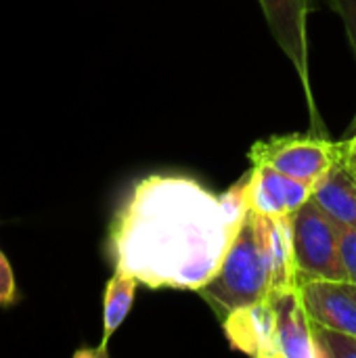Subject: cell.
Instances as JSON below:
<instances>
[{
    "label": "cell",
    "mask_w": 356,
    "mask_h": 358,
    "mask_svg": "<svg viewBox=\"0 0 356 358\" xmlns=\"http://www.w3.org/2000/svg\"><path fill=\"white\" fill-rule=\"evenodd\" d=\"M250 212L245 172L220 197L187 176L138 180L109 227L113 271L159 289L199 292L220 268Z\"/></svg>",
    "instance_id": "cell-1"
},
{
    "label": "cell",
    "mask_w": 356,
    "mask_h": 358,
    "mask_svg": "<svg viewBox=\"0 0 356 358\" xmlns=\"http://www.w3.org/2000/svg\"><path fill=\"white\" fill-rule=\"evenodd\" d=\"M292 216L248 212L220 268L197 292L220 321L241 306L300 285Z\"/></svg>",
    "instance_id": "cell-2"
},
{
    "label": "cell",
    "mask_w": 356,
    "mask_h": 358,
    "mask_svg": "<svg viewBox=\"0 0 356 358\" xmlns=\"http://www.w3.org/2000/svg\"><path fill=\"white\" fill-rule=\"evenodd\" d=\"M292 237L300 283L306 279L348 283L340 254L338 222L313 197L292 216Z\"/></svg>",
    "instance_id": "cell-3"
},
{
    "label": "cell",
    "mask_w": 356,
    "mask_h": 358,
    "mask_svg": "<svg viewBox=\"0 0 356 358\" xmlns=\"http://www.w3.org/2000/svg\"><path fill=\"white\" fill-rule=\"evenodd\" d=\"M342 159V141L323 134H281L258 141L250 149L252 164L271 166L292 178L315 185Z\"/></svg>",
    "instance_id": "cell-4"
},
{
    "label": "cell",
    "mask_w": 356,
    "mask_h": 358,
    "mask_svg": "<svg viewBox=\"0 0 356 358\" xmlns=\"http://www.w3.org/2000/svg\"><path fill=\"white\" fill-rule=\"evenodd\" d=\"M262 13L266 17L269 29L283 50V55L292 61L296 73L300 76L304 96L308 103V113L313 122V134H325L323 120L319 115L313 86H311V67H308V10L311 0H260Z\"/></svg>",
    "instance_id": "cell-5"
},
{
    "label": "cell",
    "mask_w": 356,
    "mask_h": 358,
    "mask_svg": "<svg viewBox=\"0 0 356 358\" xmlns=\"http://www.w3.org/2000/svg\"><path fill=\"white\" fill-rule=\"evenodd\" d=\"M222 327L235 350L256 358H281L273 296L229 313Z\"/></svg>",
    "instance_id": "cell-6"
},
{
    "label": "cell",
    "mask_w": 356,
    "mask_h": 358,
    "mask_svg": "<svg viewBox=\"0 0 356 358\" xmlns=\"http://www.w3.org/2000/svg\"><path fill=\"white\" fill-rule=\"evenodd\" d=\"M250 174V210L264 216H292L311 197L313 187L292 178L271 166L252 164Z\"/></svg>",
    "instance_id": "cell-7"
},
{
    "label": "cell",
    "mask_w": 356,
    "mask_h": 358,
    "mask_svg": "<svg viewBox=\"0 0 356 358\" xmlns=\"http://www.w3.org/2000/svg\"><path fill=\"white\" fill-rule=\"evenodd\" d=\"M300 289L313 323L356 336V298L348 283L306 279L300 283Z\"/></svg>",
    "instance_id": "cell-8"
},
{
    "label": "cell",
    "mask_w": 356,
    "mask_h": 358,
    "mask_svg": "<svg viewBox=\"0 0 356 358\" xmlns=\"http://www.w3.org/2000/svg\"><path fill=\"white\" fill-rule=\"evenodd\" d=\"M273 302L277 310V336L281 358H317L313 321L306 313L300 285L273 294Z\"/></svg>",
    "instance_id": "cell-9"
},
{
    "label": "cell",
    "mask_w": 356,
    "mask_h": 358,
    "mask_svg": "<svg viewBox=\"0 0 356 358\" xmlns=\"http://www.w3.org/2000/svg\"><path fill=\"white\" fill-rule=\"evenodd\" d=\"M313 201L338 224L356 231V176L344 157L315 185Z\"/></svg>",
    "instance_id": "cell-10"
},
{
    "label": "cell",
    "mask_w": 356,
    "mask_h": 358,
    "mask_svg": "<svg viewBox=\"0 0 356 358\" xmlns=\"http://www.w3.org/2000/svg\"><path fill=\"white\" fill-rule=\"evenodd\" d=\"M136 285L138 281L122 271H113L111 279L107 281L105 296H103V340H101L103 352H107V342L126 321L134 302Z\"/></svg>",
    "instance_id": "cell-11"
},
{
    "label": "cell",
    "mask_w": 356,
    "mask_h": 358,
    "mask_svg": "<svg viewBox=\"0 0 356 358\" xmlns=\"http://www.w3.org/2000/svg\"><path fill=\"white\" fill-rule=\"evenodd\" d=\"M317 358H356V336L313 323Z\"/></svg>",
    "instance_id": "cell-12"
},
{
    "label": "cell",
    "mask_w": 356,
    "mask_h": 358,
    "mask_svg": "<svg viewBox=\"0 0 356 358\" xmlns=\"http://www.w3.org/2000/svg\"><path fill=\"white\" fill-rule=\"evenodd\" d=\"M332 6L334 10L342 17L344 21V27H346V34H348V40H350V46H353V52H355L356 59V0H332ZM356 132V113L346 130L344 136H350Z\"/></svg>",
    "instance_id": "cell-13"
},
{
    "label": "cell",
    "mask_w": 356,
    "mask_h": 358,
    "mask_svg": "<svg viewBox=\"0 0 356 358\" xmlns=\"http://www.w3.org/2000/svg\"><path fill=\"white\" fill-rule=\"evenodd\" d=\"M338 233H340V254L348 275V283L356 285V231L338 224Z\"/></svg>",
    "instance_id": "cell-14"
},
{
    "label": "cell",
    "mask_w": 356,
    "mask_h": 358,
    "mask_svg": "<svg viewBox=\"0 0 356 358\" xmlns=\"http://www.w3.org/2000/svg\"><path fill=\"white\" fill-rule=\"evenodd\" d=\"M17 300H19V289L15 283L10 262L0 252V308H8V306L17 304Z\"/></svg>",
    "instance_id": "cell-15"
},
{
    "label": "cell",
    "mask_w": 356,
    "mask_h": 358,
    "mask_svg": "<svg viewBox=\"0 0 356 358\" xmlns=\"http://www.w3.org/2000/svg\"><path fill=\"white\" fill-rule=\"evenodd\" d=\"M342 157L356 176V132L342 138Z\"/></svg>",
    "instance_id": "cell-16"
},
{
    "label": "cell",
    "mask_w": 356,
    "mask_h": 358,
    "mask_svg": "<svg viewBox=\"0 0 356 358\" xmlns=\"http://www.w3.org/2000/svg\"><path fill=\"white\" fill-rule=\"evenodd\" d=\"M348 287H350V292H353V296L356 298V285H353V283H348Z\"/></svg>",
    "instance_id": "cell-17"
}]
</instances>
